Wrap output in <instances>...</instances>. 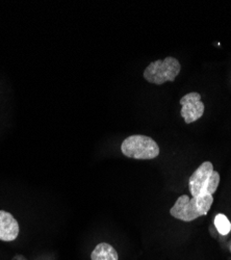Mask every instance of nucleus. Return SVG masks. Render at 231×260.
Segmentation results:
<instances>
[{
	"instance_id": "nucleus-1",
	"label": "nucleus",
	"mask_w": 231,
	"mask_h": 260,
	"mask_svg": "<svg viewBox=\"0 0 231 260\" xmlns=\"http://www.w3.org/2000/svg\"><path fill=\"white\" fill-rule=\"evenodd\" d=\"M213 203V194H205V196L192 198L186 196V194H182L170 209V213L173 218L182 222H193L200 216L206 215Z\"/></svg>"
},
{
	"instance_id": "nucleus-2",
	"label": "nucleus",
	"mask_w": 231,
	"mask_h": 260,
	"mask_svg": "<svg viewBox=\"0 0 231 260\" xmlns=\"http://www.w3.org/2000/svg\"><path fill=\"white\" fill-rule=\"evenodd\" d=\"M220 184V174L215 171L211 161H204L188 179V189L192 197H200L205 194H213L217 191Z\"/></svg>"
},
{
	"instance_id": "nucleus-3",
	"label": "nucleus",
	"mask_w": 231,
	"mask_h": 260,
	"mask_svg": "<svg viewBox=\"0 0 231 260\" xmlns=\"http://www.w3.org/2000/svg\"><path fill=\"white\" fill-rule=\"evenodd\" d=\"M122 153L134 159H153L159 155V147L150 137L135 135L126 138L121 145Z\"/></svg>"
},
{
	"instance_id": "nucleus-4",
	"label": "nucleus",
	"mask_w": 231,
	"mask_h": 260,
	"mask_svg": "<svg viewBox=\"0 0 231 260\" xmlns=\"http://www.w3.org/2000/svg\"><path fill=\"white\" fill-rule=\"evenodd\" d=\"M181 64L175 57L168 56L163 60L157 59L149 63L144 71V78L157 85H160L167 81H174L177 75L180 73Z\"/></svg>"
},
{
	"instance_id": "nucleus-5",
	"label": "nucleus",
	"mask_w": 231,
	"mask_h": 260,
	"mask_svg": "<svg viewBox=\"0 0 231 260\" xmlns=\"http://www.w3.org/2000/svg\"><path fill=\"white\" fill-rule=\"evenodd\" d=\"M180 115L186 124L196 122L204 114L205 106L201 101V95L197 92H192L184 95L180 99Z\"/></svg>"
},
{
	"instance_id": "nucleus-6",
	"label": "nucleus",
	"mask_w": 231,
	"mask_h": 260,
	"mask_svg": "<svg viewBox=\"0 0 231 260\" xmlns=\"http://www.w3.org/2000/svg\"><path fill=\"white\" fill-rule=\"evenodd\" d=\"M19 235V224L13 214L0 210V241L13 242Z\"/></svg>"
},
{
	"instance_id": "nucleus-7",
	"label": "nucleus",
	"mask_w": 231,
	"mask_h": 260,
	"mask_svg": "<svg viewBox=\"0 0 231 260\" xmlns=\"http://www.w3.org/2000/svg\"><path fill=\"white\" fill-rule=\"evenodd\" d=\"M92 260H118V253L113 246L108 243H101L95 247L91 254Z\"/></svg>"
},
{
	"instance_id": "nucleus-8",
	"label": "nucleus",
	"mask_w": 231,
	"mask_h": 260,
	"mask_svg": "<svg viewBox=\"0 0 231 260\" xmlns=\"http://www.w3.org/2000/svg\"><path fill=\"white\" fill-rule=\"evenodd\" d=\"M214 223H215V226H216L218 232L221 235L225 236V235L230 233V231H231V223H230V221L228 220V218H227L225 214L218 213L215 216Z\"/></svg>"
}]
</instances>
